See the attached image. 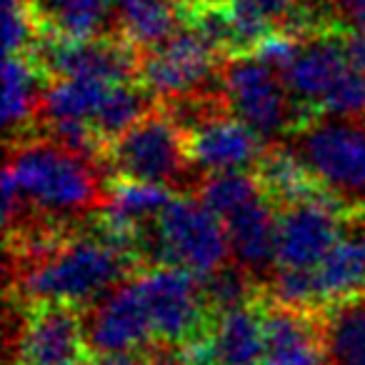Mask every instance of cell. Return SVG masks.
Masks as SVG:
<instances>
[{
  "instance_id": "f546056e",
  "label": "cell",
  "mask_w": 365,
  "mask_h": 365,
  "mask_svg": "<svg viewBox=\"0 0 365 365\" xmlns=\"http://www.w3.org/2000/svg\"><path fill=\"white\" fill-rule=\"evenodd\" d=\"M245 8L255 11L260 18H265L268 23H283L285 18L293 13V8L298 6V0H238Z\"/></svg>"
},
{
  "instance_id": "277c9868",
  "label": "cell",
  "mask_w": 365,
  "mask_h": 365,
  "mask_svg": "<svg viewBox=\"0 0 365 365\" xmlns=\"http://www.w3.org/2000/svg\"><path fill=\"white\" fill-rule=\"evenodd\" d=\"M298 153L330 193L365 215V125L360 120H313L298 130Z\"/></svg>"
},
{
  "instance_id": "cb8c5ba5",
  "label": "cell",
  "mask_w": 365,
  "mask_h": 365,
  "mask_svg": "<svg viewBox=\"0 0 365 365\" xmlns=\"http://www.w3.org/2000/svg\"><path fill=\"white\" fill-rule=\"evenodd\" d=\"M263 293L268 303L285 305V308L300 310V313H320L328 305L315 268L278 265L275 273L263 283Z\"/></svg>"
},
{
  "instance_id": "83f0119b",
  "label": "cell",
  "mask_w": 365,
  "mask_h": 365,
  "mask_svg": "<svg viewBox=\"0 0 365 365\" xmlns=\"http://www.w3.org/2000/svg\"><path fill=\"white\" fill-rule=\"evenodd\" d=\"M48 16L38 0H3V38L6 56L31 53L48 31Z\"/></svg>"
},
{
  "instance_id": "44dd1931",
  "label": "cell",
  "mask_w": 365,
  "mask_h": 365,
  "mask_svg": "<svg viewBox=\"0 0 365 365\" xmlns=\"http://www.w3.org/2000/svg\"><path fill=\"white\" fill-rule=\"evenodd\" d=\"M110 88L103 78H56L41 98L43 120H93Z\"/></svg>"
},
{
  "instance_id": "7402d4cb",
  "label": "cell",
  "mask_w": 365,
  "mask_h": 365,
  "mask_svg": "<svg viewBox=\"0 0 365 365\" xmlns=\"http://www.w3.org/2000/svg\"><path fill=\"white\" fill-rule=\"evenodd\" d=\"M315 273L328 303L358 295L365 288V238H340Z\"/></svg>"
},
{
  "instance_id": "9c48e42d",
  "label": "cell",
  "mask_w": 365,
  "mask_h": 365,
  "mask_svg": "<svg viewBox=\"0 0 365 365\" xmlns=\"http://www.w3.org/2000/svg\"><path fill=\"white\" fill-rule=\"evenodd\" d=\"M83 328H86L88 355L148 350L153 343H158L138 288V278L123 280L98 303L88 305Z\"/></svg>"
},
{
  "instance_id": "2e32d148",
  "label": "cell",
  "mask_w": 365,
  "mask_h": 365,
  "mask_svg": "<svg viewBox=\"0 0 365 365\" xmlns=\"http://www.w3.org/2000/svg\"><path fill=\"white\" fill-rule=\"evenodd\" d=\"M263 365H325L318 313H300L265 300Z\"/></svg>"
},
{
  "instance_id": "f1b7e54d",
  "label": "cell",
  "mask_w": 365,
  "mask_h": 365,
  "mask_svg": "<svg viewBox=\"0 0 365 365\" xmlns=\"http://www.w3.org/2000/svg\"><path fill=\"white\" fill-rule=\"evenodd\" d=\"M320 110L335 118H348V120H358L365 115V73L358 68L348 66L340 73L338 81L330 86L325 93Z\"/></svg>"
},
{
  "instance_id": "484cf974",
  "label": "cell",
  "mask_w": 365,
  "mask_h": 365,
  "mask_svg": "<svg viewBox=\"0 0 365 365\" xmlns=\"http://www.w3.org/2000/svg\"><path fill=\"white\" fill-rule=\"evenodd\" d=\"M200 285H203V298L213 315L260 298V283L238 263L220 265L218 270L200 278Z\"/></svg>"
},
{
  "instance_id": "4dcf8cb0",
  "label": "cell",
  "mask_w": 365,
  "mask_h": 365,
  "mask_svg": "<svg viewBox=\"0 0 365 365\" xmlns=\"http://www.w3.org/2000/svg\"><path fill=\"white\" fill-rule=\"evenodd\" d=\"M145 353V365H190L188 355L180 345L170 343H153Z\"/></svg>"
},
{
  "instance_id": "8992f818",
  "label": "cell",
  "mask_w": 365,
  "mask_h": 365,
  "mask_svg": "<svg viewBox=\"0 0 365 365\" xmlns=\"http://www.w3.org/2000/svg\"><path fill=\"white\" fill-rule=\"evenodd\" d=\"M163 265H178L205 278L230 258L225 223L200 200L173 198L155 220Z\"/></svg>"
},
{
  "instance_id": "7c38bea8",
  "label": "cell",
  "mask_w": 365,
  "mask_h": 365,
  "mask_svg": "<svg viewBox=\"0 0 365 365\" xmlns=\"http://www.w3.org/2000/svg\"><path fill=\"white\" fill-rule=\"evenodd\" d=\"M348 218L340 198L308 200L278 210V265L315 268L335 248Z\"/></svg>"
},
{
  "instance_id": "6da1fadb",
  "label": "cell",
  "mask_w": 365,
  "mask_h": 365,
  "mask_svg": "<svg viewBox=\"0 0 365 365\" xmlns=\"http://www.w3.org/2000/svg\"><path fill=\"white\" fill-rule=\"evenodd\" d=\"M138 260L98 233L66 238L43 258L18 265L16 290L28 305H93L135 270Z\"/></svg>"
},
{
  "instance_id": "5bb4252c",
  "label": "cell",
  "mask_w": 365,
  "mask_h": 365,
  "mask_svg": "<svg viewBox=\"0 0 365 365\" xmlns=\"http://www.w3.org/2000/svg\"><path fill=\"white\" fill-rule=\"evenodd\" d=\"M265 195L223 218L230 240V255L243 265L260 285L275 273L278 265V213Z\"/></svg>"
},
{
  "instance_id": "d6986e66",
  "label": "cell",
  "mask_w": 365,
  "mask_h": 365,
  "mask_svg": "<svg viewBox=\"0 0 365 365\" xmlns=\"http://www.w3.org/2000/svg\"><path fill=\"white\" fill-rule=\"evenodd\" d=\"M113 16V33L140 53L165 43L182 21L178 0H118Z\"/></svg>"
},
{
  "instance_id": "7a4b0ae2",
  "label": "cell",
  "mask_w": 365,
  "mask_h": 365,
  "mask_svg": "<svg viewBox=\"0 0 365 365\" xmlns=\"http://www.w3.org/2000/svg\"><path fill=\"white\" fill-rule=\"evenodd\" d=\"M6 168L16 178L23 200L53 223L101 210L106 200L96 160L66 150L46 138L11 140Z\"/></svg>"
},
{
  "instance_id": "4fadbf2b",
  "label": "cell",
  "mask_w": 365,
  "mask_h": 365,
  "mask_svg": "<svg viewBox=\"0 0 365 365\" xmlns=\"http://www.w3.org/2000/svg\"><path fill=\"white\" fill-rule=\"evenodd\" d=\"M182 350L190 365H263L265 305L258 298L215 313L208 330Z\"/></svg>"
},
{
  "instance_id": "52a82bcc",
  "label": "cell",
  "mask_w": 365,
  "mask_h": 365,
  "mask_svg": "<svg viewBox=\"0 0 365 365\" xmlns=\"http://www.w3.org/2000/svg\"><path fill=\"white\" fill-rule=\"evenodd\" d=\"M278 76L275 68L250 53L228 58L223 66L230 110L260 138H273L285 128L293 130V101Z\"/></svg>"
},
{
  "instance_id": "ac0fdd59",
  "label": "cell",
  "mask_w": 365,
  "mask_h": 365,
  "mask_svg": "<svg viewBox=\"0 0 365 365\" xmlns=\"http://www.w3.org/2000/svg\"><path fill=\"white\" fill-rule=\"evenodd\" d=\"M325 365H365V295H348L318 313Z\"/></svg>"
},
{
  "instance_id": "e0dca14e",
  "label": "cell",
  "mask_w": 365,
  "mask_h": 365,
  "mask_svg": "<svg viewBox=\"0 0 365 365\" xmlns=\"http://www.w3.org/2000/svg\"><path fill=\"white\" fill-rule=\"evenodd\" d=\"M258 185L263 195L275 205L278 210L290 208V205L308 203V200H325L338 198L330 193L323 182L315 178V173L308 168L298 150L290 148L270 145L260 155V160L253 168ZM350 213V210H348Z\"/></svg>"
},
{
  "instance_id": "30bf717a",
  "label": "cell",
  "mask_w": 365,
  "mask_h": 365,
  "mask_svg": "<svg viewBox=\"0 0 365 365\" xmlns=\"http://www.w3.org/2000/svg\"><path fill=\"white\" fill-rule=\"evenodd\" d=\"M16 365H86V328L83 315L73 305H28L18 330Z\"/></svg>"
},
{
  "instance_id": "ba28073f",
  "label": "cell",
  "mask_w": 365,
  "mask_h": 365,
  "mask_svg": "<svg viewBox=\"0 0 365 365\" xmlns=\"http://www.w3.org/2000/svg\"><path fill=\"white\" fill-rule=\"evenodd\" d=\"M348 66L345 38H340V31L318 33L300 41L293 61L280 71V81L293 101V130L318 120L325 93Z\"/></svg>"
},
{
  "instance_id": "4316f807",
  "label": "cell",
  "mask_w": 365,
  "mask_h": 365,
  "mask_svg": "<svg viewBox=\"0 0 365 365\" xmlns=\"http://www.w3.org/2000/svg\"><path fill=\"white\" fill-rule=\"evenodd\" d=\"M51 31L71 38H91L110 23V0H53L48 8Z\"/></svg>"
},
{
  "instance_id": "5b68a950",
  "label": "cell",
  "mask_w": 365,
  "mask_h": 365,
  "mask_svg": "<svg viewBox=\"0 0 365 365\" xmlns=\"http://www.w3.org/2000/svg\"><path fill=\"white\" fill-rule=\"evenodd\" d=\"M138 288L158 343L185 348L208 330L213 313L195 273L178 265H160L145 270L138 278Z\"/></svg>"
},
{
  "instance_id": "d6a6232c",
  "label": "cell",
  "mask_w": 365,
  "mask_h": 365,
  "mask_svg": "<svg viewBox=\"0 0 365 365\" xmlns=\"http://www.w3.org/2000/svg\"><path fill=\"white\" fill-rule=\"evenodd\" d=\"M345 53H348L350 66L365 73V26L355 28L345 36Z\"/></svg>"
},
{
  "instance_id": "836d02e7",
  "label": "cell",
  "mask_w": 365,
  "mask_h": 365,
  "mask_svg": "<svg viewBox=\"0 0 365 365\" xmlns=\"http://www.w3.org/2000/svg\"><path fill=\"white\" fill-rule=\"evenodd\" d=\"M86 365H145V353L143 350H130V353H110V355H91Z\"/></svg>"
},
{
  "instance_id": "1f68e13d",
  "label": "cell",
  "mask_w": 365,
  "mask_h": 365,
  "mask_svg": "<svg viewBox=\"0 0 365 365\" xmlns=\"http://www.w3.org/2000/svg\"><path fill=\"white\" fill-rule=\"evenodd\" d=\"M335 6V21L338 26H350L355 28L365 26V0H333Z\"/></svg>"
},
{
  "instance_id": "9a60e30c",
  "label": "cell",
  "mask_w": 365,
  "mask_h": 365,
  "mask_svg": "<svg viewBox=\"0 0 365 365\" xmlns=\"http://www.w3.org/2000/svg\"><path fill=\"white\" fill-rule=\"evenodd\" d=\"M188 135V155L193 165L208 173L253 170L265 153L263 138L240 118L220 115L203 123Z\"/></svg>"
},
{
  "instance_id": "d4e9b609",
  "label": "cell",
  "mask_w": 365,
  "mask_h": 365,
  "mask_svg": "<svg viewBox=\"0 0 365 365\" xmlns=\"http://www.w3.org/2000/svg\"><path fill=\"white\" fill-rule=\"evenodd\" d=\"M258 195H263L258 185V178L253 170H228V173H210L195 188V198L213 210L220 220L228 218L240 205L250 203Z\"/></svg>"
},
{
  "instance_id": "ffe728a7",
  "label": "cell",
  "mask_w": 365,
  "mask_h": 365,
  "mask_svg": "<svg viewBox=\"0 0 365 365\" xmlns=\"http://www.w3.org/2000/svg\"><path fill=\"white\" fill-rule=\"evenodd\" d=\"M43 73L33 63L31 56L18 53V56H6V68H3V123L6 130H18V138L33 123L36 110H41V91L38 81ZM13 140V138H11Z\"/></svg>"
},
{
  "instance_id": "603a6c76",
  "label": "cell",
  "mask_w": 365,
  "mask_h": 365,
  "mask_svg": "<svg viewBox=\"0 0 365 365\" xmlns=\"http://www.w3.org/2000/svg\"><path fill=\"white\" fill-rule=\"evenodd\" d=\"M150 98L155 96L143 83H118V86H113L108 91L106 101L101 103V108H98L91 123L101 133L103 140L113 143L155 108V103Z\"/></svg>"
},
{
  "instance_id": "8fae6325",
  "label": "cell",
  "mask_w": 365,
  "mask_h": 365,
  "mask_svg": "<svg viewBox=\"0 0 365 365\" xmlns=\"http://www.w3.org/2000/svg\"><path fill=\"white\" fill-rule=\"evenodd\" d=\"M218 58V53L198 33L180 23V28L165 43L140 53L138 83H143L160 101L200 91V86L215 71Z\"/></svg>"
},
{
  "instance_id": "3957f363",
  "label": "cell",
  "mask_w": 365,
  "mask_h": 365,
  "mask_svg": "<svg viewBox=\"0 0 365 365\" xmlns=\"http://www.w3.org/2000/svg\"><path fill=\"white\" fill-rule=\"evenodd\" d=\"M190 163L188 135L160 106L108 143L103 155V165L110 168L113 178L158 182L165 188L185 180Z\"/></svg>"
}]
</instances>
